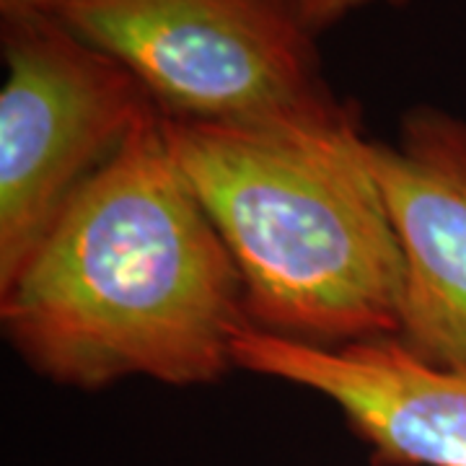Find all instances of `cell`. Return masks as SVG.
Returning a JSON list of instances; mask_svg holds the SVG:
<instances>
[{
  "label": "cell",
  "mask_w": 466,
  "mask_h": 466,
  "mask_svg": "<svg viewBox=\"0 0 466 466\" xmlns=\"http://www.w3.org/2000/svg\"><path fill=\"white\" fill-rule=\"evenodd\" d=\"M0 321L34 373L84 391L125 379L200 386L236 368V339L254 329L244 285L158 109L0 288Z\"/></svg>",
  "instance_id": "cell-1"
},
{
  "label": "cell",
  "mask_w": 466,
  "mask_h": 466,
  "mask_svg": "<svg viewBox=\"0 0 466 466\" xmlns=\"http://www.w3.org/2000/svg\"><path fill=\"white\" fill-rule=\"evenodd\" d=\"M244 285L254 329L311 348L394 339L401 262L360 119L231 127L161 115Z\"/></svg>",
  "instance_id": "cell-2"
},
{
  "label": "cell",
  "mask_w": 466,
  "mask_h": 466,
  "mask_svg": "<svg viewBox=\"0 0 466 466\" xmlns=\"http://www.w3.org/2000/svg\"><path fill=\"white\" fill-rule=\"evenodd\" d=\"M52 16L119 60L171 119L231 127L360 119L327 81L300 0H60Z\"/></svg>",
  "instance_id": "cell-3"
},
{
  "label": "cell",
  "mask_w": 466,
  "mask_h": 466,
  "mask_svg": "<svg viewBox=\"0 0 466 466\" xmlns=\"http://www.w3.org/2000/svg\"><path fill=\"white\" fill-rule=\"evenodd\" d=\"M0 288L156 109L127 67L52 14L0 16Z\"/></svg>",
  "instance_id": "cell-4"
},
{
  "label": "cell",
  "mask_w": 466,
  "mask_h": 466,
  "mask_svg": "<svg viewBox=\"0 0 466 466\" xmlns=\"http://www.w3.org/2000/svg\"><path fill=\"white\" fill-rule=\"evenodd\" d=\"M370 168L400 247L397 342L466 370V119L407 109L394 140H370Z\"/></svg>",
  "instance_id": "cell-5"
},
{
  "label": "cell",
  "mask_w": 466,
  "mask_h": 466,
  "mask_svg": "<svg viewBox=\"0 0 466 466\" xmlns=\"http://www.w3.org/2000/svg\"><path fill=\"white\" fill-rule=\"evenodd\" d=\"M233 360L332 401L376 466H466V370L431 366L391 337L311 348L259 329L236 339Z\"/></svg>",
  "instance_id": "cell-6"
},
{
  "label": "cell",
  "mask_w": 466,
  "mask_h": 466,
  "mask_svg": "<svg viewBox=\"0 0 466 466\" xmlns=\"http://www.w3.org/2000/svg\"><path fill=\"white\" fill-rule=\"evenodd\" d=\"M410 0H300L303 14L311 21L319 34L337 26L352 14L370 8V5H389V8H404Z\"/></svg>",
  "instance_id": "cell-7"
},
{
  "label": "cell",
  "mask_w": 466,
  "mask_h": 466,
  "mask_svg": "<svg viewBox=\"0 0 466 466\" xmlns=\"http://www.w3.org/2000/svg\"><path fill=\"white\" fill-rule=\"evenodd\" d=\"M60 0H0V16L14 14H52Z\"/></svg>",
  "instance_id": "cell-8"
}]
</instances>
